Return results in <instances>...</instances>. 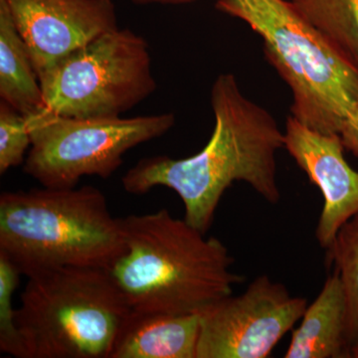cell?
I'll list each match as a JSON object with an SVG mask.
<instances>
[{
    "instance_id": "1",
    "label": "cell",
    "mask_w": 358,
    "mask_h": 358,
    "mask_svg": "<svg viewBox=\"0 0 358 358\" xmlns=\"http://www.w3.org/2000/svg\"><path fill=\"white\" fill-rule=\"evenodd\" d=\"M210 102L215 124L199 154L181 159L145 157L122 178L131 194H145L157 186L173 189L185 205L186 222L203 233L235 181L248 183L268 203H279L277 154L284 148V131L267 110L244 96L235 75L216 78Z\"/></svg>"
},
{
    "instance_id": "2",
    "label": "cell",
    "mask_w": 358,
    "mask_h": 358,
    "mask_svg": "<svg viewBox=\"0 0 358 358\" xmlns=\"http://www.w3.org/2000/svg\"><path fill=\"white\" fill-rule=\"evenodd\" d=\"M121 223L124 250L108 271L131 310L201 313L246 280L233 272L234 257L220 240L167 209Z\"/></svg>"
},
{
    "instance_id": "3",
    "label": "cell",
    "mask_w": 358,
    "mask_h": 358,
    "mask_svg": "<svg viewBox=\"0 0 358 358\" xmlns=\"http://www.w3.org/2000/svg\"><path fill=\"white\" fill-rule=\"evenodd\" d=\"M124 250L121 218L95 186L0 195V252L26 277L62 267L109 268Z\"/></svg>"
},
{
    "instance_id": "4",
    "label": "cell",
    "mask_w": 358,
    "mask_h": 358,
    "mask_svg": "<svg viewBox=\"0 0 358 358\" xmlns=\"http://www.w3.org/2000/svg\"><path fill=\"white\" fill-rule=\"evenodd\" d=\"M263 39L266 57L293 95L291 115L338 134L358 103V72L294 10L289 0H218Z\"/></svg>"
},
{
    "instance_id": "5",
    "label": "cell",
    "mask_w": 358,
    "mask_h": 358,
    "mask_svg": "<svg viewBox=\"0 0 358 358\" xmlns=\"http://www.w3.org/2000/svg\"><path fill=\"white\" fill-rule=\"evenodd\" d=\"M27 278L15 312L26 358H110L131 308L108 268L62 267Z\"/></svg>"
},
{
    "instance_id": "6",
    "label": "cell",
    "mask_w": 358,
    "mask_h": 358,
    "mask_svg": "<svg viewBox=\"0 0 358 358\" xmlns=\"http://www.w3.org/2000/svg\"><path fill=\"white\" fill-rule=\"evenodd\" d=\"M40 83L45 109L78 119L121 117L157 91L147 40L120 27L71 53Z\"/></svg>"
},
{
    "instance_id": "7",
    "label": "cell",
    "mask_w": 358,
    "mask_h": 358,
    "mask_svg": "<svg viewBox=\"0 0 358 358\" xmlns=\"http://www.w3.org/2000/svg\"><path fill=\"white\" fill-rule=\"evenodd\" d=\"M26 120L32 143L23 171L49 188L76 187L84 176L109 178L129 150L164 136L176 124L173 113L78 119L44 109Z\"/></svg>"
},
{
    "instance_id": "8",
    "label": "cell",
    "mask_w": 358,
    "mask_h": 358,
    "mask_svg": "<svg viewBox=\"0 0 358 358\" xmlns=\"http://www.w3.org/2000/svg\"><path fill=\"white\" fill-rule=\"evenodd\" d=\"M308 301L268 275L243 294L226 296L200 313L196 358H266L296 322Z\"/></svg>"
},
{
    "instance_id": "9",
    "label": "cell",
    "mask_w": 358,
    "mask_h": 358,
    "mask_svg": "<svg viewBox=\"0 0 358 358\" xmlns=\"http://www.w3.org/2000/svg\"><path fill=\"white\" fill-rule=\"evenodd\" d=\"M39 80L71 53L119 28L113 0H6Z\"/></svg>"
},
{
    "instance_id": "10",
    "label": "cell",
    "mask_w": 358,
    "mask_h": 358,
    "mask_svg": "<svg viewBox=\"0 0 358 358\" xmlns=\"http://www.w3.org/2000/svg\"><path fill=\"white\" fill-rule=\"evenodd\" d=\"M284 148L322 192L324 207L315 238L327 249L339 229L358 214V171L346 162L338 134L313 131L292 115L286 122Z\"/></svg>"
},
{
    "instance_id": "11",
    "label": "cell",
    "mask_w": 358,
    "mask_h": 358,
    "mask_svg": "<svg viewBox=\"0 0 358 358\" xmlns=\"http://www.w3.org/2000/svg\"><path fill=\"white\" fill-rule=\"evenodd\" d=\"M200 313L169 315L131 310L110 358H196Z\"/></svg>"
},
{
    "instance_id": "12",
    "label": "cell",
    "mask_w": 358,
    "mask_h": 358,
    "mask_svg": "<svg viewBox=\"0 0 358 358\" xmlns=\"http://www.w3.org/2000/svg\"><path fill=\"white\" fill-rule=\"evenodd\" d=\"M346 322L345 291L334 271L306 308L285 358H350Z\"/></svg>"
},
{
    "instance_id": "13",
    "label": "cell",
    "mask_w": 358,
    "mask_h": 358,
    "mask_svg": "<svg viewBox=\"0 0 358 358\" xmlns=\"http://www.w3.org/2000/svg\"><path fill=\"white\" fill-rule=\"evenodd\" d=\"M0 99L25 117L45 109L38 75L6 0H0Z\"/></svg>"
},
{
    "instance_id": "14",
    "label": "cell",
    "mask_w": 358,
    "mask_h": 358,
    "mask_svg": "<svg viewBox=\"0 0 358 358\" xmlns=\"http://www.w3.org/2000/svg\"><path fill=\"white\" fill-rule=\"evenodd\" d=\"M294 10L358 72V0H289Z\"/></svg>"
},
{
    "instance_id": "15",
    "label": "cell",
    "mask_w": 358,
    "mask_h": 358,
    "mask_svg": "<svg viewBox=\"0 0 358 358\" xmlns=\"http://www.w3.org/2000/svg\"><path fill=\"white\" fill-rule=\"evenodd\" d=\"M327 250V261L334 266L345 291L348 346H358V214L339 229Z\"/></svg>"
},
{
    "instance_id": "16",
    "label": "cell",
    "mask_w": 358,
    "mask_h": 358,
    "mask_svg": "<svg viewBox=\"0 0 358 358\" xmlns=\"http://www.w3.org/2000/svg\"><path fill=\"white\" fill-rule=\"evenodd\" d=\"M20 275L18 268L0 252V350L13 357L26 358L13 305Z\"/></svg>"
},
{
    "instance_id": "17",
    "label": "cell",
    "mask_w": 358,
    "mask_h": 358,
    "mask_svg": "<svg viewBox=\"0 0 358 358\" xmlns=\"http://www.w3.org/2000/svg\"><path fill=\"white\" fill-rule=\"evenodd\" d=\"M31 136L25 115L0 102V174L25 162L26 152L31 148Z\"/></svg>"
},
{
    "instance_id": "18",
    "label": "cell",
    "mask_w": 358,
    "mask_h": 358,
    "mask_svg": "<svg viewBox=\"0 0 358 358\" xmlns=\"http://www.w3.org/2000/svg\"><path fill=\"white\" fill-rule=\"evenodd\" d=\"M339 136L345 150L358 157V103L352 115L343 124Z\"/></svg>"
},
{
    "instance_id": "19",
    "label": "cell",
    "mask_w": 358,
    "mask_h": 358,
    "mask_svg": "<svg viewBox=\"0 0 358 358\" xmlns=\"http://www.w3.org/2000/svg\"><path fill=\"white\" fill-rule=\"evenodd\" d=\"M131 1L138 4H182L189 3L195 0H131Z\"/></svg>"
},
{
    "instance_id": "20",
    "label": "cell",
    "mask_w": 358,
    "mask_h": 358,
    "mask_svg": "<svg viewBox=\"0 0 358 358\" xmlns=\"http://www.w3.org/2000/svg\"><path fill=\"white\" fill-rule=\"evenodd\" d=\"M350 358H358V346L352 348V352H350Z\"/></svg>"
}]
</instances>
